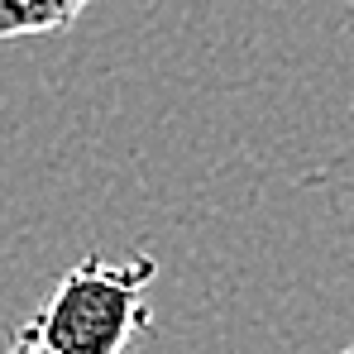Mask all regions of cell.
I'll return each mask as SVG.
<instances>
[{
  "instance_id": "obj_1",
  "label": "cell",
  "mask_w": 354,
  "mask_h": 354,
  "mask_svg": "<svg viewBox=\"0 0 354 354\" xmlns=\"http://www.w3.org/2000/svg\"><path fill=\"white\" fill-rule=\"evenodd\" d=\"M153 278L158 263L149 254L134 259L86 254L53 283L48 301L24 326L53 354H124L129 340L153 330V311L144 301Z\"/></svg>"
},
{
  "instance_id": "obj_2",
  "label": "cell",
  "mask_w": 354,
  "mask_h": 354,
  "mask_svg": "<svg viewBox=\"0 0 354 354\" xmlns=\"http://www.w3.org/2000/svg\"><path fill=\"white\" fill-rule=\"evenodd\" d=\"M82 10H86V0H0V44L72 29Z\"/></svg>"
},
{
  "instance_id": "obj_3",
  "label": "cell",
  "mask_w": 354,
  "mask_h": 354,
  "mask_svg": "<svg viewBox=\"0 0 354 354\" xmlns=\"http://www.w3.org/2000/svg\"><path fill=\"white\" fill-rule=\"evenodd\" d=\"M5 354H53V350H48V345H39V340L29 335V326H15V330H10Z\"/></svg>"
},
{
  "instance_id": "obj_4",
  "label": "cell",
  "mask_w": 354,
  "mask_h": 354,
  "mask_svg": "<svg viewBox=\"0 0 354 354\" xmlns=\"http://www.w3.org/2000/svg\"><path fill=\"white\" fill-rule=\"evenodd\" d=\"M340 354H354V345H350V350H340Z\"/></svg>"
},
{
  "instance_id": "obj_5",
  "label": "cell",
  "mask_w": 354,
  "mask_h": 354,
  "mask_svg": "<svg viewBox=\"0 0 354 354\" xmlns=\"http://www.w3.org/2000/svg\"><path fill=\"white\" fill-rule=\"evenodd\" d=\"M350 15H354V0H350Z\"/></svg>"
}]
</instances>
